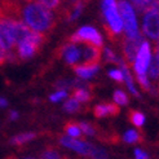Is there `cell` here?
<instances>
[{
	"label": "cell",
	"instance_id": "7402d4cb",
	"mask_svg": "<svg viewBox=\"0 0 159 159\" xmlns=\"http://www.w3.org/2000/svg\"><path fill=\"white\" fill-rule=\"evenodd\" d=\"M149 74L153 79H155L157 76H159V62L157 60V57L149 63Z\"/></svg>",
	"mask_w": 159,
	"mask_h": 159
},
{
	"label": "cell",
	"instance_id": "603a6c76",
	"mask_svg": "<svg viewBox=\"0 0 159 159\" xmlns=\"http://www.w3.org/2000/svg\"><path fill=\"white\" fill-rule=\"evenodd\" d=\"M40 4H43L44 7H47L48 9H56V8H58L60 4L62 3V0H36Z\"/></svg>",
	"mask_w": 159,
	"mask_h": 159
},
{
	"label": "cell",
	"instance_id": "1f68e13d",
	"mask_svg": "<svg viewBox=\"0 0 159 159\" xmlns=\"http://www.w3.org/2000/svg\"><path fill=\"white\" fill-rule=\"evenodd\" d=\"M155 57H157V60L159 62V43L155 45Z\"/></svg>",
	"mask_w": 159,
	"mask_h": 159
},
{
	"label": "cell",
	"instance_id": "4fadbf2b",
	"mask_svg": "<svg viewBox=\"0 0 159 159\" xmlns=\"http://www.w3.org/2000/svg\"><path fill=\"white\" fill-rule=\"evenodd\" d=\"M73 97L75 98V100H78L79 102H88V101H91V98H92V96H91V93L89 92H87L85 91V88H75L74 91H73Z\"/></svg>",
	"mask_w": 159,
	"mask_h": 159
},
{
	"label": "cell",
	"instance_id": "8992f818",
	"mask_svg": "<svg viewBox=\"0 0 159 159\" xmlns=\"http://www.w3.org/2000/svg\"><path fill=\"white\" fill-rule=\"evenodd\" d=\"M122 45H123V56H124V60L127 62V65L131 66L134 63V60H136V56L139 52V48L141 43L144 42L142 36L139 34L137 36L134 38H128V36H124L122 39Z\"/></svg>",
	"mask_w": 159,
	"mask_h": 159
},
{
	"label": "cell",
	"instance_id": "f1b7e54d",
	"mask_svg": "<svg viewBox=\"0 0 159 159\" xmlns=\"http://www.w3.org/2000/svg\"><path fill=\"white\" fill-rule=\"evenodd\" d=\"M105 54H106V61L107 62H116L118 58H116V56L111 52L110 49H105Z\"/></svg>",
	"mask_w": 159,
	"mask_h": 159
},
{
	"label": "cell",
	"instance_id": "3957f363",
	"mask_svg": "<svg viewBox=\"0 0 159 159\" xmlns=\"http://www.w3.org/2000/svg\"><path fill=\"white\" fill-rule=\"evenodd\" d=\"M118 9H119V14H120V18L124 26V31H125V36L128 38H134L139 35V30H137V20L136 16H134L133 8L131 7V4L125 0H119L118 2Z\"/></svg>",
	"mask_w": 159,
	"mask_h": 159
},
{
	"label": "cell",
	"instance_id": "52a82bcc",
	"mask_svg": "<svg viewBox=\"0 0 159 159\" xmlns=\"http://www.w3.org/2000/svg\"><path fill=\"white\" fill-rule=\"evenodd\" d=\"M144 33L153 40L159 39V11L150 8L144 17Z\"/></svg>",
	"mask_w": 159,
	"mask_h": 159
},
{
	"label": "cell",
	"instance_id": "5b68a950",
	"mask_svg": "<svg viewBox=\"0 0 159 159\" xmlns=\"http://www.w3.org/2000/svg\"><path fill=\"white\" fill-rule=\"evenodd\" d=\"M61 144L63 146H67L70 149L75 150V152H78L79 154H83V155H87V157H96V158H105L106 157V153L94 149L89 144L76 141L74 137H62L61 139Z\"/></svg>",
	"mask_w": 159,
	"mask_h": 159
},
{
	"label": "cell",
	"instance_id": "9a60e30c",
	"mask_svg": "<svg viewBox=\"0 0 159 159\" xmlns=\"http://www.w3.org/2000/svg\"><path fill=\"white\" fill-rule=\"evenodd\" d=\"M65 131H66V133L69 134L70 137L76 139V137L82 136V129L79 128L78 123H75V122H67L66 125H65Z\"/></svg>",
	"mask_w": 159,
	"mask_h": 159
},
{
	"label": "cell",
	"instance_id": "f546056e",
	"mask_svg": "<svg viewBox=\"0 0 159 159\" xmlns=\"http://www.w3.org/2000/svg\"><path fill=\"white\" fill-rule=\"evenodd\" d=\"M43 158H60V155L54 150H47L43 153Z\"/></svg>",
	"mask_w": 159,
	"mask_h": 159
},
{
	"label": "cell",
	"instance_id": "cb8c5ba5",
	"mask_svg": "<svg viewBox=\"0 0 159 159\" xmlns=\"http://www.w3.org/2000/svg\"><path fill=\"white\" fill-rule=\"evenodd\" d=\"M79 128H80L85 134H88V136H93V134H96V128H93L92 125L87 124V123H79Z\"/></svg>",
	"mask_w": 159,
	"mask_h": 159
},
{
	"label": "cell",
	"instance_id": "277c9868",
	"mask_svg": "<svg viewBox=\"0 0 159 159\" xmlns=\"http://www.w3.org/2000/svg\"><path fill=\"white\" fill-rule=\"evenodd\" d=\"M69 42H73V43H85V44H89V45H94V47H98V48H102V36L100 35V33L89 26H85L82 27L80 30L75 33L74 35H71L69 38Z\"/></svg>",
	"mask_w": 159,
	"mask_h": 159
},
{
	"label": "cell",
	"instance_id": "ac0fdd59",
	"mask_svg": "<svg viewBox=\"0 0 159 159\" xmlns=\"http://www.w3.org/2000/svg\"><path fill=\"white\" fill-rule=\"evenodd\" d=\"M131 2L133 3V5L136 7V9L139 12H146L148 9L152 8L155 0H131Z\"/></svg>",
	"mask_w": 159,
	"mask_h": 159
},
{
	"label": "cell",
	"instance_id": "e575fe53",
	"mask_svg": "<svg viewBox=\"0 0 159 159\" xmlns=\"http://www.w3.org/2000/svg\"><path fill=\"white\" fill-rule=\"evenodd\" d=\"M158 40H159V39H158Z\"/></svg>",
	"mask_w": 159,
	"mask_h": 159
},
{
	"label": "cell",
	"instance_id": "2e32d148",
	"mask_svg": "<svg viewBox=\"0 0 159 159\" xmlns=\"http://www.w3.org/2000/svg\"><path fill=\"white\" fill-rule=\"evenodd\" d=\"M36 137V134L35 133H22V134H18V136H16L11 140V142L13 145H22V144H26V142L31 141V140H34Z\"/></svg>",
	"mask_w": 159,
	"mask_h": 159
},
{
	"label": "cell",
	"instance_id": "4dcf8cb0",
	"mask_svg": "<svg viewBox=\"0 0 159 159\" xmlns=\"http://www.w3.org/2000/svg\"><path fill=\"white\" fill-rule=\"evenodd\" d=\"M134 155H136V158H140V159H145V158H148V154L146 153H144V152H141V150H136L134 152Z\"/></svg>",
	"mask_w": 159,
	"mask_h": 159
},
{
	"label": "cell",
	"instance_id": "484cf974",
	"mask_svg": "<svg viewBox=\"0 0 159 159\" xmlns=\"http://www.w3.org/2000/svg\"><path fill=\"white\" fill-rule=\"evenodd\" d=\"M137 79H139L140 85L142 87V89H144V91H149L150 89V85H149L146 75H137Z\"/></svg>",
	"mask_w": 159,
	"mask_h": 159
},
{
	"label": "cell",
	"instance_id": "d6a6232c",
	"mask_svg": "<svg viewBox=\"0 0 159 159\" xmlns=\"http://www.w3.org/2000/svg\"><path fill=\"white\" fill-rule=\"evenodd\" d=\"M7 105H8L7 100H4V98H0V107H2V106H7Z\"/></svg>",
	"mask_w": 159,
	"mask_h": 159
},
{
	"label": "cell",
	"instance_id": "836d02e7",
	"mask_svg": "<svg viewBox=\"0 0 159 159\" xmlns=\"http://www.w3.org/2000/svg\"><path fill=\"white\" fill-rule=\"evenodd\" d=\"M17 118H18V113H16V111L13 113V111H12V113H11V119H17Z\"/></svg>",
	"mask_w": 159,
	"mask_h": 159
},
{
	"label": "cell",
	"instance_id": "4316f807",
	"mask_svg": "<svg viewBox=\"0 0 159 159\" xmlns=\"http://www.w3.org/2000/svg\"><path fill=\"white\" fill-rule=\"evenodd\" d=\"M66 96H67V94H66L65 91H60V92H57V93L52 94V96H51V101H52V102H58V101L63 100Z\"/></svg>",
	"mask_w": 159,
	"mask_h": 159
},
{
	"label": "cell",
	"instance_id": "7a4b0ae2",
	"mask_svg": "<svg viewBox=\"0 0 159 159\" xmlns=\"http://www.w3.org/2000/svg\"><path fill=\"white\" fill-rule=\"evenodd\" d=\"M104 13L107 21V23H105V30L111 40H115V38L123 30V22L120 14L116 11L115 0H104Z\"/></svg>",
	"mask_w": 159,
	"mask_h": 159
},
{
	"label": "cell",
	"instance_id": "44dd1931",
	"mask_svg": "<svg viewBox=\"0 0 159 159\" xmlns=\"http://www.w3.org/2000/svg\"><path fill=\"white\" fill-rule=\"evenodd\" d=\"M114 101L116 102L118 105H127L128 104V97H127V94L122 91H115L114 93Z\"/></svg>",
	"mask_w": 159,
	"mask_h": 159
},
{
	"label": "cell",
	"instance_id": "ba28073f",
	"mask_svg": "<svg viewBox=\"0 0 159 159\" xmlns=\"http://www.w3.org/2000/svg\"><path fill=\"white\" fill-rule=\"evenodd\" d=\"M150 60H152V56H150V47L146 42H142L140 48H139L136 60H134V71H136L137 75H145L146 74V70L149 69Z\"/></svg>",
	"mask_w": 159,
	"mask_h": 159
},
{
	"label": "cell",
	"instance_id": "8fae6325",
	"mask_svg": "<svg viewBox=\"0 0 159 159\" xmlns=\"http://www.w3.org/2000/svg\"><path fill=\"white\" fill-rule=\"evenodd\" d=\"M120 109L119 106L115 104H102V105H97L96 107L93 109V113L97 118H102V116H106V115H118Z\"/></svg>",
	"mask_w": 159,
	"mask_h": 159
},
{
	"label": "cell",
	"instance_id": "83f0119b",
	"mask_svg": "<svg viewBox=\"0 0 159 159\" xmlns=\"http://www.w3.org/2000/svg\"><path fill=\"white\" fill-rule=\"evenodd\" d=\"M8 60V56H7V51L3 47V44L0 43V65H4Z\"/></svg>",
	"mask_w": 159,
	"mask_h": 159
},
{
	"label": "cell",
	"instance_id": "e0dca14e",
	"mask_svg": "<svg viewBox=\"0 0 159 159\" xmlns=\"http://www.w3.org/2000/svg\"><path fill=\"white\" fill-rule=\"evenodd\" d=\"M122 65V73H123V76H124V80H125V83H127V85H128V88H129V91L134 94V96H137V91H136V88L133 87V82H132V78H131V75H129V71L127 70V66H125V63L124 62H122L120 63Z\"/></svg>",
	"mask_w": 159,
	"mask_h": 159
},
{
	"label": "cell",
	"instance_id": "7c38bea8",
	"mask_svg": "<svg viewBox=\"0 0 159 159\" xmlns=\"http://www.w3.org/2000/svg\"><path fill=\"white\" fill-rule=\"evenodd\" d=\"M97 69H98V65H82V63H75L74 65L75 73L83 79H88L93 76Z\"/></svg>",
	"mask_w": 159,
	"mask_h": 159
},
{
	"label": "cell",
	"instance_id": "30bf717a",
	"mask_svg": "<svg viewBox=\"0 0 159 159\" xmlns=\"http://www.w3.org/2000/svg\"><path fill=\"white\" fill-rule=\"evenodd\" d=\"M87 3V0H78V2L73 3L71 5H69L67 8H65V9L60 11V14L62 18H65L66 21H73L75 20L79 14H80V12L83 11V8Z\"/></svg>",
	"mask_w": 159,
	"mask_h": 159
},
{
	"label": "cell",
	"instance_id": "9c48e42d",
	"mask_svg": "<svg viewBox=\"0 0 159 159\" xmlns=\"http://www.w3.org/2000/svg\"><path fill=\"white\" fill-rule=\"evenodd\" d=\"M57 54L62 56V57L66 60V62L70 63V65H75V63L80 62L83 51L76 45V43L69 42L67 44L61 47V49L57 52Z\"/></svg>",
	"mask_w": 159,
	"mask_h": 159
},
{
	"label": "cell",
	"instance_id": "6da1fadb",
	"mask_svg": "<svg viewBox=\"0 0 159 159\" xmlns=\"http://www.w3.org/2000/svg\"><path fill=\"white\" fill-rule=\"evenodd\" d=\"M21 20L34 31L49 34L56 26V17L51 9L39 2H23L21 4Z\"/></svg>",
	"mask_w": 159,
	"mask_h": 159
},
{
	"label": "cell",
	"instance_id": "ffe728a7",
	"mask_svg": "<svg viewBox=\"0 0 159 159\" xmlns=\"http://www.w3.org/2000/svg\"><path fill=\"white\" fill-rule=\"evenodd\" d=\"M65 110L69 111V113H75V111L80 110V102L78 100H75L74 97H71L66 104H65Z\"/></svg>",
	"mask_w": 159,
	"mask_h": 159
},
{
	"label": "cell",
	"instance_id": "5bb4252c",
	"mask_svg": "<svg viewBox=\"0 0 159 159\" xmlns=\"http://www.w3.org/2000/svg\"><path fill=\"white\" fill-rule=\"evenodd\" d=\"M128 118H129V122L136 125V127H141L142 124L145 123V116L140 111H136V110H131L129 114H128Z\"/></svg>",
	"mask_w": 159,
	"mask_h": 159
},
{
	"label": "cell",
	"instance_id": "d4e9b609",
	"mask_svg": "<svg viewBox=\"0 0 159 159\" xmlns=\"http://www.w3.org/2000/svg\"><path fill=\"white\" fill-rule=\"evenodd\" d=\"M109 75H110L111 79H114V80H116V82H119V83L124 82V76H123L122 70H111Z\"/></svg>",
	"mask_w": 159,
	"mask_h": 159
},
{
	"label": "cell",
	"instance_id": "d6986e66",
	"mask_svg": "<svg viewBox=\"0 0 159 159\" xmlns=\"http://www.w3.org/2000/svg\"><path fill=\"white\" fill-rule=\"evenodd\" d=\"M124 141H127L128 144H137L142 141V137L136 131H128L124 134Z\"/></svg>",
	"mask_w": 159,
	"mask_h": 159
}]
</instances>
